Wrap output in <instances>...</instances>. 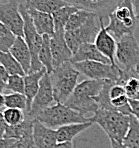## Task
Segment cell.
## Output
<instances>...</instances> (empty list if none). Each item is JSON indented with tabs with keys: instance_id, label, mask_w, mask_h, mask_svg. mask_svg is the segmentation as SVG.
Wrapping results in <instances>:
<instances>
[{
	"instance_id": "cell-26",
	"label": "cell",
	"mask_w": 139,
	"mask_h": 148,
	"mask_svg": "<svg viewBox=\"0 0 139 148\" xmlns=\"http://www.w3.org/2000/svg\"><path fill=\"white\" fill-rule=\"evenodd\" d=\"M0 64L4 66V68L8 71L10 75H13V74H17V75L21 76L26 75L21 65L17 62V60L13 57L10 52L0 51Z\"/></svg>"
},
{
	"instance_id": "cell-8",
	"label": "cell",
	"mask_w": 139,
	"mask_h": 148,
	"mask_svg": "<svg viewBox=\"0 0 139 148\" xmlns=\"http://www.w3.org/2000/svg\"><path fill=\"white\" fill-rule=\"evenodd\" d=\"M74 67L89 79L94 80H109L116 83L120 77L122 69L116 65L107 64L99 61H82L72 63Z\"/></svg>"
},
{
	"instance_id": "cell-29",
	"label": "cell",
	"mask_w": 139,
	"mask_h": 148,
	"mask_svg": "<svg viewBox=\"0 0 139 148\" xmlns=\"http://www.w3.org/2000/svg\"><path fill=\"white\" fill-rule=\"evenodd\" d=\"M92 13L94 12H90L87 11V10H84V9H78L77 11L73 13L72 15L70 16L69 18L68 22L66 23L64 28V31H68V30H73L75 28L79 27L81 24H83L86 20L89 18Z\"/></svg>"
},
{
	"instance_id": "cell-9",
	"label": "cell",
	"mask_w": 139,
	"mask_h": 148,
	"mask_svg": "<svg viewBox=\"0 0 139 148\" xmlns=\"http://www.w3.org/2000/svg\"><path fill=\"white\" fill-rule=\"evenodd\" d=\"M116 61L123 70H135L139 64V43L133 34H127L117 40Z\"/></svg>"
},
{
	"instance_id": "cell-25",
	"label": "cell",
	"mask_w": 139,
	"mask_h": 148,
	"mask_svg": "<svg viewBox=\"0 0 139 148\" xmlns=\"http://www.w3.org/2000/svg\"><path fill=\"white\" fill-rule=\"evenodd\" d=\"M79 9L78 7L73 5H68L64 6V7L58 9L57 11H55L52 14V17H53L54 20V28L55 30H64L65 25L68 22L70 16L73 14L74 12H76Z\"/></svg>"
},
{
	"instance_id": "cell-39",
	"label": "cell",
	"mask_w": 139,
	"mask_h": 148,
	"mask_svg": "<svg viewBox=\"0 0 139 148\" xmlns=\"http://www.w3.org/2000/svg\"><path fill=\"white\" fill-rule=\"evenodd\" d=\"M55 148H74L72 142H58Z\"/></svg>"
},
{
	"instance_id": "cell-24",
	"label": "cell",
	"mask_w": 139,
	"mask_h": 148,
	"mask_svg": "<svg viewBox=\"0 0 139 148\" xmlns=\"http://www.w3.org/2000/svg\"><path fill=\"white\" fill-rule=\"evenodd\" d=\"M50 37L49 35L42 36V45H41L40 51H39V61L42 66L46 69L47 73H52L54 70L53 60H52V53L50 49Z\"/></svg>"
},
{
	"instance_id": "cell-1",
	"label": "cell",
	"mask_w": 139,
	"mask_h": 148,
	"mask_svg": "<svg viewBox=\"0 0 139 148\" xmlns=\"http://www.w3.org/2000/svg\"><path fill=\"white\" fill-rule=\"evenodd\" d=\"M104 81L105 80H83L76 85L74 91L64 104L83 115L95 113L99 109L95 98L103 88Z\"/></svg>"
},
{
	"instance_id": "cell-17",
	"label": "cell",
	"mask_w": 139,
	"mask_h": 148,
	"mask_svg": "<svg viewBox=\"0 0 139 148\" xmlns=\"http://www.w3.org/2000/svg\"><path fill=\"white\" fill-rule=\"evenodd\" d=\"M9 52L12 54L13 57L17 60V62L21 65L24 72L26 74L29 73L30 68H31L32 56L25 39L23 37L17 36Z\"/></svg>"
},
{
	"instance_id": "cell-40",
	"label": "cell",
	"mask_w": 139,
	"mask_h": 148,
	"mask_svg": "<svg viewBox=\"0 0 139 148\" xmlns=\"http://www.w3.org/2000/svg\"><path fill=\"white\" fill-rule=\"evenodd\" d=\"M111 143V148H129L126 145L123 144V142H117L115 140H110Z\"/></svg>"
},
{
	"instance_id": "cell-23",
	"label": "cell",
	"mask_w": 139,
	"mask_h": 148,
	"mask_svg": "<svg viewBox=\"0 0 139 148\" xmlns=\"http://www.w3.org/2000/svg\"><path fill=\"white\" fill-rule=\"evenodd\" d=\"M25 5L27 8L53 14L58 9L68 5V3L65 0H25Z\"/></svg>"
},
{
	"instance_id": "cell-41",
	"label": "cell",
	"mask_w": 139,
	"mask_h": 148,
	"mask_svg": "<svg viewBox=\"0 0 139 148\" xmlns=\"http://www.w3.org/2000/svg\"><path fill=\"white\" fill-rule=\"evenodd\" d=\"M132 5L134 8V12H135L136 18L139 19V0H131Z\"/></svg>"
},
{
	"instance_id": "cell-35",
	"label": "cell",
	"mask_w": 139,
	"mask_h": 148,
	"mask_svg": "<svg viewBox=\"0 0 139 148\" xmlns=\"http://www.w3.org/2000/svg\"><path fill=\"white\" fill-rule=\"evenodd\" d=\"M129 104L131 107L132 115L139 121V100L129 98Z\"/></svg>"
},
{
	"instance_id": "cell-22",
	"label": "cell",
	"mask_w": 139,
	"mask_h": 148,
	"mask_svg": "<svg viewBox=\"0 0 139 148\" xmlns=\"http://www.w3.org/2000/svg\"><path fill=\"white\" fill-rule=\"evenodd\" d=\"M33 124L34 119L26 116L21 123L14 126H8L4 138L12 139H28L33 137Z\"/></svg>"
},
{
	"instance_id": "cell-33",
	"label": "cell",
	"mask_w": 139,
	"mask_h": 148,
	"mask_svg": "<svg viewBox=\"0 0 139 148\" xmlns=\"http://www.w3.org/2000/svg\"><path fill=\"white\" fill-rule=\"evenodd\" d=\"M10 148H38L32 138L28 139H16Z\"/></svg>"
},
{
	"instance_id": "cell-31",
	"label": "cell",
	"mask_w": 139,
	"mask_h": 148,
	"mask_svg": "<svg viewBox=\"0 0 139 148\" xmlns=\"http://www.w3.org/2000/svg\"><path fill=\"white\" fill-rule=\"evenodd\" d=\"M4 120L9 126H14L21 123L26 118L25 112L21 109L16 108H6L2 111Z\"/></svg>"
},
{
	"instance_id": "cell-7",
	"label": "cell",
	"mask_w": 139,
	"mask_h": 148,
	"mask_svg": "<svg viewBox=\"0 0 139 148\" xmlns=\"http://www.w3.org/2000/svg\"><path fill=\"white\" fill-rule=\"evenodd\" d=\"M19 9H20L21 15H22L23 20H24V28H23L24 29V36H23V38L25 39L32 56L31 68H30L29 73L35 72V71L41 70L42 68H44L38 58L39 51H40L41 45H42V36L40 34H38V32L36 31L32 18L30 17L29 13H28L25 2H23V3L20 2Z\"/></svg>"
},
{
	"instance_id": "cell-11",
	"label": "cell",
	"mask_w": 139,
	"mask_h": 148,
	"mask_svg": "<svg viewBox=\"0 0 139 148\" xmlns=\"http://www.w3.org/2000/svg\"><path fill=\"white\" fill-rule=\"evenodd\" d=\"M53 103H56V102L54 99L50 74L46 72L41 78L37 94L35 95L33 101H32L29 111L26 112L25 115L31 119H36L37 115L41 111L53 105Z\"/></svg>"
},
{
	"instance_id": "cell-10",
	"label": "cell",
	"mask_w": 139,
	"mask_h": 148,
	"mask_svg": "<svg viewBox=\"0 0 139 148\" xmlns=\"http://www.w3.org/2000/svg\"><path fill=\"white\" fill-rule=\"evenodd\" d=\"M18 0L0 1V22L3 23L16 36H24V20L19 9Z\"/></svg>"
},
{
	"instance_id": "cell-5",
	"label": "cell",
	"mask_w": 139,
	"mask_h": 148,
	"mask_svg": "<svg viewBox=\"0 0 139 148\" xmlns=\"http://www.w3.org/2000/svg\"><path fill=\"white\" fill-rule=\"evenodd\" d=\"M36 119L52 129H57L58 127L66 124L89 121L88 117H85L83 114L63 103H55L45 108L37 115Z\"/></svg>"
},
{
	"instance_id": "cell-16",
	"label": "cell",
	"mask_w": 139,
	"mask_h": 148,
	"mask_svg": "<svg viewBox=\"0 0 139 148\" xmlns=\"http://www.w3.org/2000/svg\"><path fill=\"white\" fill-rule=\"evenodd\" d=\"M82 61H99L107 64H111L108 58H106L103 54L97 49L94 42L84 43L80 45L79 48L76 50L75 53L71 58V63L82 62Z\"/></svg>"
},
{
	"instance_id": "cell-6",
	"label": "cell",
	"mask_w": 139,
	"mask_h": 148,
	"mask_svg": "<svg viewBox=\"0 0 139 148\" xmlns=\"http://www.w3.org/2000/svg\"><path fill=\"white\" fill-rule=\"evenodd\" d=\"M101 27V17L92 13L83 24L73 30L65 31V39L73 53L84 43L94 42Z\"/></svg>"
},
{
	"instance_id": "cell-3",
	"label": "cell",
	"mask_w": 139,
	"mask_h": 148,
	"mask_svg": "<svg viewBox=\"0 0 139 148\" xmlns=\"http://www.w3.org/2000/svg\"><path fill=\"white\" fill-rule=\"evenodd\" d=\"M79 71L71 62L54 68L50 73L54 99L56 103H65L78 84Z\"/></svg>"
},
{
	"instance_id": "cell-2",
	"label": "cell",
	"mask_w": 139,
	"mask_h": 148,
	"mask_svg": "<svg viewBox=\"0 0 139 148\" xmlns=\"http://www.w3.org/2000/svg\"><path fill=\"white\" fill-rule=\"evenodd\" d=\"M88 120L96 123L104 130L110 140L123 142L130 125V115H125L116 110L98 109Z\"/></svg>"
},
{
	"instance_id": "cell-37",
	"label": "cell",
	"mask_w": 139,
	"mask_h": 148,
	"mask_svg": "<svg viewBox=\"0 0 139 148\" xmlns=\"http://www.w3.org/2000/svg\"><path fill=\"white\" fill-rule=\"evenodd\" d=\"M16 139L12 138H0V148H10Z\"/></svg>"
},
{
	"instance_id": "cell-38",
	"label": "cell",
	"mask_w": 139,
	"mask_h": 148,
	"mask_svg": "<svg viewBox=\"0 0 139 148\" xmlns=\"http://www.w3.org/2000/svg\"><path fill=\"white\" fill-rule=\"evenodd\" d=\"M9 76H10V74L8 73V71L4 68V66H2V65L0 64V79L3 80V81H5V82H7Z\"/></svg>"
},
{
	"instance_id": "cell-18",
	"label": "cell",
	"mask_w": 139,
	"mask_h": 148,
	"mask_svg": "<svg viewBox=\"0 0 139 148\" xmlns=\"http://www.w3.org/2000/svg\"><path fill=\"white\" fill-rule=\"evenodd\" d=\"M27 10L30 17L32 18L33 24L38 34H40L41 36L53 35L55 32V28H54V20L52 14L38 11L33 8H27Z\"/></svg>"
},
{
	"instance_id": "cell-21",
	"label": "cell",
	"mask_w": 139,
	"mask_h": 148,
	"mask_svg": "<svg viewBox=\"0 0 139 148\" xmlns=\"http://www.w3.org/2000/svg\"><path fill=\"white\" fill-rule=\"evenodd\" d=\"M116 83L124 86L129 98L139 100V75L135 70L126 71L122 69L120 77Z\"/></svg>"
},
{
	"instance_id": "cell-15",
	"label": "cell",
	"mask_w": 139,
	"mask_h": 148,
	"mask_svg": "<svg viewBox=\"0 0 139 148\" xmlns=\"http://www.w3.org/2000/svg\"><path fill=\"white\" fill-rule=\"evenodd\" d=\"M33 140L38 148H55L58 143L56 130L47 127L37 119H34Z\"/></svg>"
},
{
	"instance_id": "cell-19",
	"label": "cell",
	"mask_w": 139,
	"mask_h": 148,
	"mask_svg": "<svg viewBox=\"0 0 139 148\" xmlns=\"http://www.w3.org/2000/svg\"><path fill=\"white\" fill-rule=\"evenodd\" d=\"M46 72V69L42 68L41 70L28 73L24 76V95L27 98V109H26L25 113L28 112L31 107L32 101L38 92L41 78Z\"/></svg>"
},
{
	"instance_id": "cell-27",
	"label": "cell",
	"mask_w": 139,
	"mask_h": 148,
	"mask_svg": "<svg viewBox=\"0 0 139 148\" xmlns=\"http://www.w3.org/2000/svg\"><path fill=\"white\" fill-rule=\"evenodd\" d=\"M123 144L129 148H139V121L133 115H130V125L123 140Z\"/></svg>"
},
{
	"instance_id": "cell-20",
	"label": "cell",
	"mask_w": 139,
	"mask_h": 148,
	"mask_svg": "<svg viewBox=\"0 0 139 148\" xmlns=\"http://www.w3.org/2000/svg\"><path fill=\"white\" fill-rule=\"evenodd\" d=\"M93 125L92 122L87 121V122L81 123H70L66 125L60 126L56 130V136H57L58 142H72L73 139L77 135L88 129L89 127Z\"/></svg>"
},
{
	"instance_id": "cell-14",
	"label": "cell",
	"mask_w": 139,
	"mask_h": 148,
	"mask_svg": "<svg viewBox=\"0 0 139 148\" xmlns=\"http://www.w3.org/2000/svg\"><path fill=\"white\" fill-rule=\"evenodd\" d=\"M94 44L96 45L97 49L109 59L111 65L116 66V47L117 41L115 40L114 36L107 31L106 27L104 26L103 18H101V27L94 40Z\"/></svg>"
},
{
	"instance_id": "cell-36",
	"label": "cell",
	"mask_w": 139,
	"mask_h": 148,
	"mask_svg": "<svg viewBox=\"0 0 139 148\" xmlns=\"http://www.w3.org/2000/svg\"><path fill=\"white\" fill-rule=\"evenodd\" d=\"M8 126L9 125H8V124L5 122V120H4L2 111H0V138H4V134H5Z\"/></svg>"
},
{
	"instance_id": "cell-43",
	"label": "cell",
	"mask_w": 139,
	"mask_h": 148,
	"mask_svg": "<svg viewBox=\"0 0 139 148\" xmlns=\"http://www.w3.org/2000/svg\"><path fill=\"white\" fill-rule=\"evenodd\" d=\"M5 89H7V82L0 79V92L2 93Z\"/></svg>"
},
{
	"instance_id": "cell-30",
	"label": "cell",
	"mask_w": 139,
	"mask_h": 148,
	"mask_svg": "<svg viewBox=\"0 0 139 148\" xmlns=\"http://www.w3.org/2000/svg\"><path fill=\"white\" fill-rule=\"evenodd\" d=\"M5 107L16 108L26 111L27 109V98L22 93H10L5 95Z\"/></svg>"
},
{
	"instance_id": "cell-4",
	"label": "cell",
	"mask_w": 139,
	"mask_h": 148,
	"mask_svg": "<svg viewBox=\"0 0 139 148\" xmlns=\"http://www.w3.org/2000/svg\"><path fill=\"white\" fill-rule=\"evenodd\" d=\"M109 23L105 26L107 31L119 40L127 34H133L138 19L136 18L131 0H122L109 14Z\"/></svg>"
},
{
	"instance_id": "cell-28",
	"label": "cell",
	"mask_w": 139,
	"mask_h": 148,
	"mask_svg": "<svg viewBox=\"0 0 139 148\" xmlns=\"http://www.w3.org/2000/svg\"><path fill=\"white\" fill-rule=\"evenodd\" d=\"M16 37L17 36L9 28H7L3 23L0 22V51L9 52Z\"/></svg>"
},
{
	"instance_id": "cell-12",
	"label": "cell",
	"mask_w": 139,
	"mask_h": 148,
	"mask_svg": "<svg viewBox=\"0 0 139 148\" xmlns=\"http://www.w3.org/2000/svg\"><path fill=\"white\" fill-rule=\"evenodd\" d=\"M50 49L54 68L71 61L73 52L66 42L64 30H55L54 34L50 37Z\"/></svg>"
},
{
	"instance_id": "cell-32",
	"label": "cell",
	"mask_w": 139,
	"mask_h": 148,
	"mask_svg": "<svg viewBox=\"0 0 139 148\" xmlns=\"http://www.w3.org/2000/svg\"><path fill=\"white\" fill-rule=\"evenodd\" d=\"M7 89L14 93L24 94V76L13 74L7 80Z\"/></svg>"
},
{
	"instance_id": "cell-34",
	"label": "cell",
	"mask_w": 139,
	"mask_h": 148,
	"mask_svg": "<svg viewBox=\"0 0 139 148\" xmlns=\"http://www.w3.org/2000/svg\"><path fill=\"white\" fill-rule=\"evenodd\" d=\"M126 94V91H125V88L123 85L118 83H113L111 85L109 89V97L110 99H114L117 98V97L121 96V95Z\"/></svg>"
},
{
	"instance_id": "cell-44",
	"label": "cell",
	"mask_w": 139,
	"mask_h": 148,
	"mask_svg": "<svg viewBox=\"0 0 139 148\" xmlns=\"http://www.w3.org/2000/svg\"><path fill=\"white\" fill-rule=\"evenodd\" d=\"M135 71H136V73H137L138 75H139V64L137 65V66H136V68H135Z\"/></svg>"
},
{
	"instance_id": "cell-42",
	"label": "cell",
	"mask_w": 139,
	"mask_h": 148,
	"mask_svg": "<svg viewBox=\"0 0 139 148\" xmlns=\"http://www.w3.org/2000/svg\"><path fill=\"white\" fill-rule=\"evenodd\" d=\"M5 109V95H3L0 92V111Z\"/></svg>"
},
{
	"instance_id": "cell-13",
	"label": "cell",
	"mask_w": 139,
	"mask_h": 148,
	"mask_svg": "<svg viewBox=\"0 0 139 148\" xmlns=\"http://www.w3.org/2000/svg\"><path fill=\"white\" fill-rule=\"evenodd\" d=\"M68 4L79 9L94 12L101 18L108 17L122 0H65Z\"/></svg>"
}]
</instances>
